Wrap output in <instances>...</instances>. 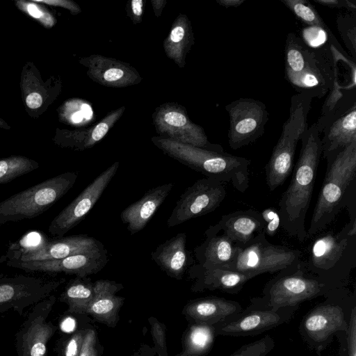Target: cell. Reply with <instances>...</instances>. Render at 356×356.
Wrapping results in <instances>:
<instances>
[{
    "instance_id": "obj_1",
    "label": "cell",
    "mask_w": 356,
    "mask_h": 356,
    "mask_svg": "<svg viewBox=\"0 0 356 356\" xmlns=\"http://www.w3.org/2000/svg\"><path fill=\"white\" fill-rule=\"evenodd\" d=\"M300 140L298 159L291 182L279 201L277 211L284 231L303 242L307 238L305 220L322 155L321 137L314 124L302 134Z\"/></svg>"
},
{
    "instance_id": "obj_2",
    "label": "cell",
    "mask_w": 356,
    "mask_h": 356,
    "mask_svg": "<svg viewBox=\"0 0 356 356\" xmlns=\"http://www.w3.org/2000/svg\"><path fill=\"white\" fill-rule=\"evenodd\" d=\"M325 176L316 201L307 238L316 234L346 208L356 218V141L329 154Z\"/></svg>"
},
{
    "instance_id": "obj_3",
    "label": "cell",
    "mask_w": 356,
    "mask_h": 356,
    "mask_svg": "<svg viewBox=\"0 0 356 356\" xmlns=\"http://www.w3.org/2000/svg\"><path fill=\"white\" fill-rule=\"evenodd\" d=\"M337 51H345L330 44L311 48L295 33H289L284 47L285 79L298 93L323 97L334 86Z\"/></svg>"
},
{
    "instance_id": "obj_4",
    "label": "cell",
    "mask_w": 356,
    "mask_h": 356,
    "mask_svg": "<svg viewBox=\"0 0 356 356\" xmlns=\"http://www.w3.org/2000/svg\"><path fill=\"white\" fill-rule=\"evenodd\" d=\"M305 270L333 289L346 287L356 267V218L338 232L316 237L308 248Z\"/></svg>"
},
{
    "instance_id": "obj_5",
    "label": "cell",
    "mask_w": 356,
    "mask_h": 356,
    "mask_svg": "<svg viewBox=\"0 0 356 356\" xmlns=\"http://www.w3.org/2000/svg\"><path fill=\"white\" fill-rule=\"evenodd\" d=\"M324 298L304 315L299 325L302 340L318 356L337 333L348 331L353 309L356 307L355 293L347 286L332 289Z\"/></svg>"
},
{
    "instance_id": "obj_6",
    "label": "cell",
    "mask_w": 356,
    "mask_h": 356,
    "mask_svg": "<svg viewBox=\"0 0 356 356\" xmlns=\"http://www.w3.org/2000/svg\"><path fill=\"white\" fill-rule=\"evenodd\" d=\"M172 158L206 177L224 184L230 183L239 192L249 187L248 167L250 160L226 152H218L184 145L175 141L160 140L158 143Z\"/></svg>"
},
{
    "instance_id": "obj_7",
    "label": "cell",
    "mask_w": 356,
    "mask_h": 356,
    "mask_svg": "<svg viewBox=\"0 0 356 356\" xmlns=\"http://www.w3.org/2000/svg\"><path fill=\"white\" fill-rule=\"evenodd\" d=\"M334 289L306 272L305 261L283 270L264 286L261 296L250 299L249 306L260 309L277 310L284 307L324 297Z\"/></svg>"
},
{
    "instance_id": "obj_8",
    "label": "cell",
    "mask_w": 356,
    "mask_h": 356,
    "mask_svg": "<svg viewBox=\"0 0 356 356\" xmlns=\"http://www.w3.org/2000/svg\"><path fill=\"white\" fill-rule=\"evenodd\" d=\"M312 99L302 93L293 95L291 99L289 117L265 167L270 191L281 186L293 170L298 143L309 127L307 118Z\"/></svg>"
},
{
    "instance_id": "obj_9",
    "label": "cell",
    "mask_w": 356,
    "mask_h": 356,
    "mask_svg": "<svg viewBox=\"0 0 356 356\" xmlns=\"http://www.w3.org/2000/svg\"><path fill=\"white\" fill-rule=\"evenodd\" d=\"M77 177L75 172H64L6 198L0 202V224L41 215L72 188Z\"/></svg>"
},
{
    "instance_id": "obj_10",
    "label": "cell",
    "mask_w": 356,
    "mask_h": 356,
    "mask_svg": "<svg viewBox=\"0 0 356 356\" xmlns=\"http://www.w3.org/2000/svg\"><path fill=\"white\" fill-rule=\"evenodd\" d=\"M235 245V257L224 268L246 275L250 279L266 273H279L302 260L299 250L270 243L263 231L249 242Z\"/></svg>"
},
{
    "instance_id": "obj_11",
    "label": "cell",
    "mask_w": 356,
    "mask_h": 356,
    "mask_svg": "<svg viewBox=\"0 0 356 356\" xmlns=\"http://www.w3.org/2000/svg\"><path fill=\"white\" fill-rule=\"evenodd\" d=\"M225 110L229 121L228 143L232 149L252 144L264 134L269 114L262 102L241 97L227 104Z\"/></svg>"
},
{
    "instance_id": "obj_12",
    "label": "cell",
    "mask_w": 356,
    "mask_h": 356,
    "mask_svg": "<svg viewBox=\"0 0 356 356\" xmlns=\"http://www.w3.org/2000/svg\"><path fill=\"white\" fill-rule=\"evenodd\" d=\"M65 280H49L25 275L0 276V314L13 309L19 315L51 295Z\"/></svg>"
},
{
    "instance_id": "obj_13",
    "label": "cell",
    "mask_w": 356,
    "mask_h": 356,
    "mask_svg": "<svg viewBox=\"0 0 356 356\" xmlns=\"http://www.w3.org/2000/svg\"><path fill=\"white\" fill-rule=\"evenodd\" d=\"M56 301V296L51 294L33 305L15 334L17 356H47V343L57 330L48 321Z\"/></svg>"
},
{
    "instance_id": "obj_14",
    "label": "cell",
    "mask_w": 356,
    "mask_h": 356,
    "mask_svg": "<svg viewBox=\"0 0 356 356\" xmlns=\"http://www.w3.org/2000/svg\"><path fill=\"white\" fill-rule=\"evenodd\" d=\"M225 196L224 183L209 177L198 179L180 196L167 225L172 227L206 215L216 209Z\"/></svg>"
},
{
    "instance_id": "obj_15",
    "label": "cell",
    "mask_w": 356,
    "mask_h": 356,
    "mask_svg": "<svg viewBox=\"0 0 356 356\" xmlns=\"http://www.w3.org/2000/svg\"><path fill=\"white\" fill-rule=\"evenodd\" d=\"M299 307H284L274 311L248 305L235 316L215 325L216 334L229 337L257 335L289 323Z\"/></svg>"
},
{
    "instance_id": "obj_16",
    "label": "cell",
    "mask_w": 356,
    "mask_h": 356,
    "mask_svg": "<svg viewBox=\"0 0 356 356\" xmlns=\"http://www.w3.org/2000/svg\"><path fill=\"white\" fill-rule=\"evenodd\" d=\"M118 167L119 163L115 162L95 178L54 217L48 227L49 232L54 236L63 237L82 221L102 196L115 176Z\"/></svg>"
},
{
    "instance_id": "obj_17",
    "label": "cell",
    "mask_w": 356,
    "mask_h": 356,
    "mask_svg": "<svg viewBox=\"0 0 356 356\" xmlns=\"http://www.w3.org/2000/svg\"><path fill=\"white\" fill-rule=\"evenodd\" d=\"M107 262V252L103 246L60 259L26 262L6 260V264L29 273H64L83 278L101 270Z\"/></svg>"
},
{
    "instance_id": "obj_18",
    "label": "cell",
    "mask_w": 356,
    "mask_h": 356,
    "mask_svg": "<svg viewBox=\"0 0 356 356\" xmlns=\"http://www.w3.org/2000/svg\"><path fill=\"white\" fill-rule=\"evenodd\" d=\"M103 244L92 236L79 234L44 240L38 245L26 250L8 248L4 260L36 261L60 259L78 253L103 247Z\"/></svg>"
},
{
    "instance_id": "obj_19",
    "label": "cell",
    "mask_w": 356,
    "mask_h": 356,
    "mask_svg": "<svg viewBox=\"0 0 356 356\" xmlns=\"http://www.w3.org/2000/svg\"><path fill=\"white\" fill-rule=\"evenodd\" d=\"M188 272L190 277L195 280L192 286L195 292L219 290L229 294H237L251 280L246 275L224 267L202 266L198 264L191 265Z\"/></svg>"
},
{
    "instance_id": "obj_20",
    "label": "cell",
    "mask_w": 356,
    "mask_h": 356,
    "mask_svg": "<svg viewBox=\"0 0 356 356\" xmlns=\"http://www.w3.org/2000/svg\"><path fill=\"white\" fill-rule=\"evenodd\" d=\"M264 225L261 213L248 209L224 215L207 229L214 233L222 232L235 245H243L262 232Z\"/></svg>"
},
{
    "instance_id": "obj_21",
    "label": "cell",
    "mask_w": 356,
    "mask_h": 356,
    "mask_svg": "<svg viewBox=\"0 0 356 356\" xmlns=\"http://www.w3.org/2000/svg\"><path fill=\"white\" fill-rule=\"evenodd\" d=\"M242 310L241 304L235 300L209 296L189 301L183 314L191 323L215 325Z\"/></svg>"
},
{
    "instance_id": "obj_22",
    "label": "cell",
    "mask_w": 356,
    "mask_h": 356,
    "mask_svg": "<svg viewBox=\"0 0 356 356\" xmlns=\"http://www.w3.org/2000/svg\"><path fill=\"white\" fill-rule=\"evenodd\" d=\"M172 187L173 184L168 183L152 188L122 211L120 218L131 234L141 231L147 225Z\"/></svg>"
},
{
    "instance_id": "obj_23",
    "label": "cell",
    "mask_w": 356,
    "mask_h": 356,
    "mask_svg": "<svg viewBox=\"0 0 356 356\" xmlns=\"http://www.w3.org/2000/svg\"><path fill=\"white\" fill-rule=\"evenodd\" d=\"M186 234L179 233L151 253L152 259L169 277L181 280L193 259L186 247Z\"/></svg>"
},
{
    "instance_id": "obj_24",
    "label": "cell",
    "mask_w": 356,
    "mask_h": 356,
    "mask_svg": "<svg viewBox=\"0 0 356 356\" xmlns=\"http://www.w3.org/2000/svg\"><path fill=\"white\" fill-rule=\"evenodd\" d=\"M322 154H329L343 149L356 141V104L339 115L330 120L321 134Z\"/></svg>"
},
{
    "instance_id": "obj_25",
    "label": "cell",
    "mask_w": 356,
    "mask_h": 356,
    "mask_svg": "<svg viewBox=\"0 0 356 356\" xmlns=\"http://www.w3.org/2000/svg\"><path fill=\"white\" fill-rule=\"evenodd\" d=\"M122 285L109 280L94 282V296L87 311L95 319L108 326L114 327L124 298L116 296Z\"/></svg>"
},
{
    "instance_id": "obj_26",
    "label": "cell",
    "mask_w": 356,
    "mask_h": 356,
    "mask_svg": "<svg viewBox=\"0 0 356 356\" xmlns=\"http://www.w3.org/2000/svg\"><path fill=\"white\" fill-rule=\"evenodd\" d=\"M167 132L178 143L211 151L223 152L220 145L211 144L202 129L189 122L186 117L177 111L165 112L161 118Z\"/></svg>"
},
{
    "instance_id": "obj_27",
    "label": "cell",
    "mask_w": 356,
    "mask_h": 356,
    "mask_svg": "<svg viewBox=\"0 0 356 356\" xmlns=\"http://www.w3.org/2000/svg\"><path fill=\"white\" fill-rule=\"evenodd\" d=\"M205 240L195 248L197 264L202 266L225 267L233 261L236 245L222 232L205 231Z\"/></svg>"
},
{
    "instance_id": "obj_28",
    "label": "cell",
    "mask_w": 356,
    "mask_h": 356,
    "mask_svg": "<svg viewBox=\"0 0 356 356\" xmlns=\"http://www.w3.org/2000/svg\"><path fill=\"white\" fill-rule=\"evenodd\" d=\"M93 296L94 283L86 277H76L67 284L59 300L67 304V312L83 314H87L88 306Z\"/></svg>"
},
{
    "instance_id": "obj_29",
    "label": "cell",
    "mask_w": 356,
    "mask_h": 356,
    "mask_svg": "<svg viewBox=\"0 0 356 356\" xmlns=\"http://www.w3.org/2000/svg\"><path fill=\"white\" fill-rule=\"evenodd\" d=\"M214 325L192 323L183 340L184 349L175 356H204L211 350L216 337Z\"/></svg>"
},
{
    "instance_id": "obj_30",
    "label": "cell",
    "mask_w": 356,
    "mask_h": 356,
    "mask_svg": "<svg viewBox=\"0 0 356 356\" xmlns=\"http://www.w3.org/2000/svg\"><path fill=\"white\" fill-rule=\"evenodd\" d=\"M288 8L293 15L306 26L320 27L327 30L330 28L325 24L321 15L307 0H280Z\"/></svg>"
},
{
    "instance_id": "obj_31",
    "label": "cell",
    "mask_w": 356,
    "mask_h": 356,
    "mask_svg": "<svg viewBox=\"0 0 356 356\" xmlns=\"http://www.w3.org/2000/svg\"><path fill=\"white\" fill-rule=\"evenodd\" d=\"M39 165L35 161L22 156H14L0 160V184L37 169Z\"/></svg>"
},
{
    "instance_id": "obj_32",
    "label": "cell",
    "mask_w": 356,
    "mask_h": 356,
    "mask_svg": "<svg viewBox=\"0 0 356 356\" xmlns=\"http://www.w3.org/2000/svg\"><path fill=\"white\" fill-rule=\"evenodd\" d=\"M337 26L350 58L356 60V13H341L337 17Z\"/></svg>"
},
{
    "instance_id": "obj_33",
    "label": "cell",
    "mask_w": 356,
    "mask_h": 356,
    "mask_svg": "<svg viewBox=\"0 0 356 356\" xmlns=\"http://www.w3.org/2000/svg\"><path fill=\"white\" fill-rule=\"evenodd\" d=\"M339 341L338 356H356V307L353 309L347 332L335 334Z\"/></svg>"
},
{
    "instance_id": "obj_34",
    "label": "cell",
    "mask_w": 356,
    "mask_h": 356,
    "mask_svg": "<svg viewBox=\"0 0 356 356\" xmlns=\"http://www.w3.org/2000/svg\"><path fill=\"white\" fill-rule=\"evenodd\" d=\"M275 347V341L270 335L243 345L229 356H266Z\"/></svg>"
},
{
    "instance_id": "obj_35",
    "label": "cell",
    "mask_w": 356,
    "mask_h": 356,
    "mask_svg": "<svg viewBox=\"0 0 356 356\" xmlns=\"http://www.w3.org/2000/svg\"><path fill=\"white\" fill-rule=\"evenodd\" d=\"M149 321L151 325V332L155 348L159 356H168L165 325L154 317L149 318Z\"/></svg>"
},
{
    "instance_id": "obj_36",
    "label": "cell",
    "mask_w": 356,
    "mask_h": 356,
    "mask_svg": "<svg viewBox=\"0 0 356 356\" xmlns=\"http://www.w3.org/2000/svg\"><path fill=\"white\" fill-rule=\"evenodd\" d=\"M264 220L263 232L266 236H273L277 233L280 225V217L277 210L273 207L265 209L261 213Z\"/></svg>"
},
{
    "instance_id": "obj_37",
    "label": "cell",
    "mask_w": 356,
    "mask_h": 356,
    "mask_svg": "<svg viewBox=\"0 0 356 356\" xmlns=\"http://www.w3.org/2000/svg\"><path fill=\"white\" fill-rule=\"evenodd\" d=\"M86 330L75 332L65 343L61 356H78L81 348Z\"/></svg>"
},
{
    "instance_id": "obj_38",
    "label": "cell",
    "mask_w": 356,
    "mask_h": 356,
    "mask_svg": "<svg viewBox=\"0 0 356 356\" xmlns=\"http://www.w3.org/2000/svg\"><path fill=\"white\" fill-rule=\"evenodd\" d=\"M97 335L93 329L86 330L81 350L78 356H97Z\"/></svg>"
},
{
    "instance_id": "obj_39",
    "label": "cell",
    "mask_w": 356,
    "mask_h": 356,
    "mask_svg": "<svg viewBox=\"0 0 356 356\" xmlns=\"http://www.w3.org/2000/svg\"><path fill=\"white\" fill-rule=\"evenodd\" d=\"M315 3L331 8L346 9L356 13V2L354 0H313Z\"/></svg>"
},
{
    "instance_id": "obj_40",
    "label": "cell",
    "mask_w": 356,
    "mask_h": 356,
    "mask_svg": "<svg viewBox=\"0 0 356 356\" xmlns=\"http://www.w3.org/2000/svg\"><path fill=\"white\" fill-rule=\"evenodd\" d=\"M108 126L105 122L99 123L92 132L90 145L94 142L100 140L107 133Z\"/></svg>"
},
{
    "instance_id": "obj_41",
    "label": "cell",
    "mask_w": 356,
    "mask_h": 356,
    "mask_svg": "<svg viewBox=\"0 0 356 356\" xmlns=\"http://www.w3.org/2000/svg\"><path fill=\"white\" fill-rule=\"evenodd\" d=\"M26 103L29 108H37L42 103V96L38 92H32L26 97Z\"/></svg>"
},
{
    "instance_id": "obj_42",
    "label": "cell",
    "mask_w": 356,
    "mask_h": 356,
    "mask_svg": "<svg viewBox=\"0 0 356 356\" xmlns=\"http://www.w3.org/2000/svg\"><path fill=\"white\" fill-rule=\"evenodd\" d=\"M185 36V30L181 26H175L171 31L170 40L173 44L181 42Z\"/></svg>"
},
{
    "instance_id": "obj_43",
    "label": "cell",
    "mask_w": 356,
    "mask_h": 356,
    "mask_svg": "<svg viewBox=\"0 0 356 356\" xmlns=\"http://www.w3.org/2000/svg\"><path fill=\"white\" fill-rule=\"evenodd\" d=\"M124 72L119 68H111L106 70L104 74V79L107 81H114L121 79Z\"/></svg>"
},
{
    "instance_id": "obj_44",
    "label": "cell",
    "mask_w": 356,
    "mask_h": 356,
    "mask_svg": "<svg viewBox=\"0 0 356 356\" xmlns=\"http://www.w3.org/2000/svg\"><path fill=\"white\" fill-rule=\"evenodd\" d=\"M245 0H216L218 3L225 8L232 7H238L245 2Z\"/></svg>"
},
{
    "instance_id": "obj_45",
    "label": "cell",
    "mask_w": 356,
    "mask_h": 356,
    "mask_svg": "<svg viewBox=\"0 0 356 356\" xmlns=\"http://www.w3.org/2000/svg\"><path fill=\"white\" fill-rule=\"evenodd\" d=\"M131 8L133 13L136 16L141 15L143 13V1L133 0L131 1Z\"/></svg>"
},
{
    "instance_id": "obj_46",
    "label": "cell",
    "mask_w": 356,
    "mask_h": 356,
    "mask_svg": "<svg viewBox=\"0 0 356 356\" xmlns=\"http://www.w3.org/2000/svg\"><path fill=\"white\" fill-rule=\"evenodd\" d=\"M27 9L29 13L35 18H39L42 15V13L33 4H29Z\"/></svg>"
}]
</instances>
